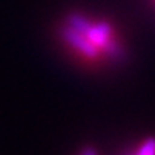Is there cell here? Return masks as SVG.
Returning <instances> with one entry per match:
<instances>
[{
    "label": "cell",
    "mask_w": 155,
    "mask_h": 155,
    "mask_svg": "<svg viewBox=\"0 0 155 155\" xmlns=\"http://www.w3.org/2000/svg\"><path fill=\"white\" fill-rule=\"evenodd\" d=\"M62 38L65 39L71 46H73L75 49L82 52L86 58L94 59V58L98 56V48L86 38V35L81 33L79 30L73 29L72 26H66V28L62 29Z\"/></svg>",
    "instance_id": "obj_1"
},
{
    "label": "cell",
    "mask_w": 155,
    "mask_h": 155,
    "mask_svg": "<svg viewBox=\"0 0 155 155\" xmlns=\"http://www.w3.org/2000/svg\"><path fill=\"white\" fill-rule=\"evenodd\" d=\"M86 38L96 48H105V45L111 40V25L106 22L91 25L89 30L86 32Z\"/></svg>",
    "instance_id": "obj_2"
},
{
    "label": "cell",
    "mask_w": 155,
    "mask_h": 155,
    "mask_svg": "<svg viewBox=\"0 0 155 155\" xmlns=\"http://www.w3.org/2000/svg\"><path fill=\"white\" fill-rule=\"evenodd\" d=\"M68 23H69V26H72L73 29L79 30V32L83 35H86V32L89 30L91 25H92V23L88 22V20H86L82 15H79V13H71V15L68 16Z\"/></svg>",
    "instance_id": "obj_3"
},
{
    "label": "cell",
    "mask_w": 155,
    "mask_h": 155,
    "mask_svg": "<svg viewBox=\"0 0 155 155\" xmlns=\"http://www.w3.org/2000/svg\"><path fill=\"white\" fill-rule=\"evenodd\" d=\"M105 52L108 53V55L111 56L112 59H115V61H121V59H124V49H122V46L119 43H116L115 40H109L108 43L105 45Z\"/></svg>",
    "instance_id": "obj_4"
},
{
    "label": "cell",
    "mask_w": 155,
    "mask_h": 155,
    "mask_svg": "<svg viewBox=\"0 0 155 155\" xmlns=\"http://www.w3.org/2000/svg\"><path fill=\"white\" fill-rule=\"evenodd\" d=\"M137 155H155V138H148L139 148Z\"/></svg>",
    "instance_id": "obj_5"
},
{
    "label": "cell",
    "mask_w": 155,
    "mask_h": 155,
    "mask_svg": "<svg viewBox=\"0 0 155 155\" xmlns=\"http://www.w3.org/2000/svg\"><path fill=\"white\" fill-rule=\"evenodd\" d=\"M82 155H96V152H95L92 148H86V150H83Z\"/></svg>",
    "instance_id": "obj_6"
}]
</instances>
